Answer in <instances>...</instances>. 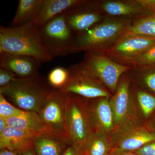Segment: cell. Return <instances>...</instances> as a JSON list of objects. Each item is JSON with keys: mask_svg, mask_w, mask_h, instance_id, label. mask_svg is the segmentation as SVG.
Returning <instances> with one entry per match:
<instances>
[{"mask_svg": "<svg viewBox=\"0 0 155 155\" xmlns=\"http://www.w3.org/2000/svg\"><path fill=\"white\" fill-rule=\"evenodd\" d=\"M131 78L130 91L139 113L146 122L155 112V96Z\"/></svg>", "mask_w": 155, "mask_h": 155, "instance_id": "cell-19", "label": "cell"}, {"mask_svg": "<svg viewBox=\"0 0 155 155\" xmlns=\"http://www.w3.org/2000/svg\"><path fill=\"white\" fill-rule=\"evenodd\" d=\"M22 111L11 104L5 97L0 94V117L7 119L18 115Z\"/></svg>", "mask_w": 155, "mask_h": 155, "instance_id": "cell-27", "label": "cell"}, {"mask_svg": "<svg viewBox=\"0 0 155 155\" xmlns=\"http://www.w3.org/2000/svg\"><path fill=\"white\" fill-rule=\"evenodd\" d=\"M39 31L53 58L72 54L75 35L67 24L65 11L39 27Z\"/></svg>", "mask_w": 155, "mask_h": 155, "instance_id": "cell-7", "label": "cell"}, {"mask_svg": "<svg viewBox=\"0 0 155 155\" xmlns=\"http://www.w3.org/2000/svg\"><path fill=\"white\" fill-rule=\"evenodd\" d=\"M65 13L67 24L75 35L90 29L106 17L99 8L97 1L82 0Z\"/></svg>", "mask_w": 155, "mask_h": 155, "instance_id": "cell-12", "label": "cell"}, {"mask_svg": "<svg viewBox=\"0 0 155 155\" xmlns=\"http://www.w3.org/2000/svg\"><path fill=\"white\" fill-rule=\"evenodd\" d=\"M145 125L149 130L155 133V112L145 122Z\"/></svg>", "mask_w": 155, "mask_h": 155, "instance_id": "cell-30", "label": "cell"}, {"mask_svg": "<svg viewBox=\"0 0 155 155\" xmlns=\"http://www.w3.org/2000/svg\"><path fill=\"white\" fill-rule=\"evenodd\" d=\"M45 2V0H19L11 27H17L33 21Z\"/></svg>", "mask_w": 155, "mask_h": 155, "instance_id": "cell-20", "label": "cell"}, {"mask_svg": "<svg viewBox=\"0 0 155 155\" xmlns=\"http://www.w3.org/2000/svg\"><path fill=\"white\" fill-rule=\"evenodd\" d=\"M110 155H140L134 152H112Z\"/></svg>", "mask_w": 155, "mask_h": 155, "instance_id": "cell-34", "label": "cell"}, {"mask_svg": "<svg viewBox=\"0 0 155 155\" xmlns=\"http://www.w3.org/2000/svg\"><path fill=\"white\" fill-rule=\"evenodd\" d=\"M67 95L60 90L51 91L38 114L48 134L70 143L66 123Z\"/></svg>", "mask_w": 155, "mask_h": 155, "instance_id": "cell-6", "label": "cell"}, {"mask_svg": "<svg viewBox=\"0 0 155 155\" xmlns=\"http://www.w3.org/2000/svg\"><path fill=\"white\" fill-rule=\"evenodd\" d=\"M82 62L113 95L122 75L133 69L112 61L103 53L85 52Z\"/></svg>", "mask_w": 155, "mask_h": 155, "instance_id": "cell-9", "label": "cell"}, {"mask_svg": "<svg viewBox=\"0 0 155 155\" xmlns=\"http://www.w3.org/2000/svg\"><path fill=\"white\" fill-rule=\"evenodd\" d=\"M132 78L145 90L155 96V65L133 68Z\"/></svg>", "mask_w": 155, "mask_h": 155, "instance_id": "cell-24", "label": "cell"}, {"mask_svg": "<svg viewBox=\"0 0 155 155\" xmlns=\"http://www.w3.org/2000/svg\"><path fill=\"white\" fill-rule=\"evenodd\" d=\"M6 119L3 117H0V133L2 132L3 130L8 126Z\"/></svg>", "mask_w": 155, "mask_h": 155, "instance_id": "cell-33", "label": "cell"}, {"mask_svg": "<svg viewBox=\"0 0 155 155\" xmlns=\"http://www.w3.org/2000/svg\"><path fill=\"white\" fill-rule=\"evenodd\" d=\"M69 77L68 69L57 67L50 72L48 76V81L50 85L55 89L61 90L67 83Z\"/></svg>", "mask_w": 155, "mask_h": 155, "instance_id": "cell-25", "label": "cell"}, {"mask_svg": "<svg viewBox=\"0 0 155 155\" xmlns=\"http://www.w3.org/2000/svg\"><path fill=\"white\" fill-rule=\"evenodd\" d=\"M129 71L122 75L116 92L110 98L116 128L134 117H141L130 91L132 78Z\"/></svg>", "mask_w": 155, "mask_h": 155, "instance_id": "cell-11", "label": "cell"}, {"mask_svg": "<svg viewBox=\"0 0 155 155\" xmlns=\"http://www.w3.org/2000/svg\"><path fill=\"white\" fill-rule=\"evenodd\" d=\"M134 152L140 155H155V141L147 143Z\"/></svg>", "mask_w": 155, "mask_h": 155, "instance_id": "cell-29", "label": "cell"}, {"mask_svg": "<svg viewBox=\"0 0 155 155\" xmlns=\"http://www.w3.org/2000/svg\"><path fill=\"white\" fill-rule=\"evenodd\" d=\"M110 98L88 100L89 111L94 128L108 134L116 128Z\"/></svg>", "mask_w": 155, "mask_h": 155, "instance_id": "cell-14", "label": "cell"}, {"mask_svg": "<svg viewBox=\"0 0 155 155\" xmlns=\"http://www.w3.org/2000/svg\"><path fill=\"white\" fill-rule=\"evenodd\" d=\"M113 150L109 134L94 129L82 150V155H110Z\"/></svg>", "mask_w": 155, "mask_h": 155, "instance_id": "cell-21", "label": "cell"}, {"mask_svg": "<svg viewBox=\"0 0 155 155\" xmlns=\"http://www.w3.org/2000/svg\"><path fill=\"white\" fill-rule=\"evenodd\" d=\"M6 121L10 127L28 132L48 134L38 114L36 112L22 110L20 114L8 118Z\"/></svg>", "mask_w": 155, "mask_h": 155, "instance_id": "cell-17", "label": "cell"}, {"mask_svg": "<svg viewBox=\"0 0 155 155\" xmlns=\"http://www.w3.org/2000/svg\"><path fill=\"white\" fill-rule=\"evenodd\" d=\"M18 153L19 155H35L32 151V148Z\"/></svg>", "mask_w": 155, "mask_h": 155, "instance_id": "cell-35", "label": "cell"}, {"mask_svg": "<svg viewBox=\"0 0 155 155\" xmlns=\"http://www.w3.org/2000/svg\"><path fill=\"white\" fill-rule=\"evenodd\" d=\"M29 56L41 63L53 57L43 41L39 27L33 22L17 27L0 26V53Z\"/></svg>", "mask_w": 155, "mask_h": 155, "instance_id": "cell-1", "label": "cell"}, {"mask_svg": "<svg viewBox=\"0 0 155 155\" xmlns=\"http://www.w3.org/2000/svg\"><path fill=\"white\" fill-rule=\"evenodd\" d=\"M155 45V38L137 35H123L103 52L112 61L130 67L142 54Z\"/></svg>", "mask_w": 155, "mask_h": 155, "instance_id": "cell-10", "label": "cell"}, {"mask_svg": "<svg viewBox=\"0 0 155 155\" xmlns=\"http://www.w3.org/2000/svg\"><path fill=\"white\" fill-rule=\"evenodd\" d=\"M67 143L54 136L42 134L35 138L33 147L38 155H60Z\"/></svg>", "mask_w": 155, "mask_h": 155, "instance_id": "cell-22", "label": "cell"}, {"mask_svg": "<svg viewBox=\"0 0 155 155\" xmlns=\"http://www.w3.org/2000/svg\"><path fill=\"white\" fill-rule=\"evenodd\" d=\"M97 5L101 11L107 17L131 21L152 13L138 0L97 1Z\"/></svg>", "mask_w": 155, "mask_h": 155, "instance_id": "cell-13", "label": "cell"}, {"mask_svg": "<svg viewBox=\"0 0 155 155\" xmlns=\"http://www.w3.org/2000/svg\"><path fill=\"white\" fill-rule=\"evenodd\" d=\"M67 94L66 123L69 142L82 153L94 130L89 111V99Z\"/></svg>", "mask_w": 155, "mask_h": 155, "instance_id": "cell-4", "label": "cell"}, {"mask_svg": "<svg viewBox=\"0 0 155 155\" xmlns=\"http://www.w3.org/2000/svg\"><path fill=\"white\" fill-rule=\"evenodd\" d=\"M82 0H45L44 5L33 22L38 27L73 6Z\"/></svg>", "mask_w": 155, "mask_h": 155, "instance_id": "cell-18", "label": "cell"}, {"mask_svg": "<svg viewBox=\"0 0 155 155\" xmlns=\"http://www.w3.org/2000/svg\"><path fill=\"white\" fill-rule=\"evenodd\" d=\"M109 136L113 147L112 152H134L155 141V133L149 130L140 116L134 117L116 127Z\"/></svg>", "mask_w": 155, "mask_h": 155, "instance_id": "cell-5", "label": "cell"}, {"mask_svg": "<svg viewBox=\"0 0 155 155\" xmlns=\"http://www.w3.org/2000/svg\"><path fill=\"white\" fill-rule=\"evenodd\" d=\"M124 35H137L155 38V12L132 21Z\"/></svg>", "mask_w": 155, "mask_h": 155, "instance_id": "cell-23", "label": "cell"}, {"mask_svg": "<svg viewBox=\"0 0 155 155\" xmlns=\"http://www.w3.org/2000/svg\"><path fill=\"white\" fill-rule=\"evenodd\" d=\"M40 134L24 131L8 126L0 133V148L16 151H23L33 148L34 141Z\"/></svg>", "mask_w": 155, "mask_h": 155, "instance_id": "cell-16", "label": "cell"}, {"mask_svg": "<svg viewBox=\"0 0 155 155\" xmlns=\"http://www.w3.org/2000/svg\"><path fill=\"white\" fill-rule=\"evenodd\" d=\"M155 65V45L147 50L139 57L133 65V68Z\"/></svg>", "mask_w": 155, "mask_h": 155, "instance_id": "cell-26", "label": "cell"}, {"mask_svg": "<svg viewBox=\"0 0 155 155\" xmlns=\"http://www.w3.org/2000/svg\"><path fill=\"white\" fill-rule=\"evenodd\" d=\"M0 155H19V153L16 151L8 149H2L1 150Z\"/></svg>", "mask_w": 155, "mask_h": 155, "instance_id": "cell-32", "label": "cell"}, {"mask_svg": "<svg viewBox=\"0 0 155 155\" xmlns=\"http://www.w3.org/2000/svg\"><path fill=\"white\" fill-rule=\"evenodd\" d=\"M41 63L28 56L0 53V67L8 69L20 78H29L38 75Z\"/></svg>", "mask_w": 155, "mask_h": 155, "instance_id": "cell-15", "label": "cell"}, {"mask_svg": "<svg viewBox=\"0 0 155 155\" xmlns=\"http://www.w3.org/2000/svg\"><path fill=\"white\" fill-rule=\"evenodd\" d=\"M132 21L106 16L98 24L75 35L72 54L104 52L124 35Z\"/></svg>", "mask_w": 155, "mask_h": 155, "instance_id": "cell-2", "label": "cell"}, {"mask_svg": "<svg viewBox=\"0 0 155 155\" xmlns=\"http://www.w3.org/2000/svg\"><path fill=\"white\" fill-rule=\"evenodd\" d=\"M63 155H82V154L80 151L71 145V146L65 150Z\"/></svg>", "mask_w": 155, "mask_h": 155, "instance_id": "cell-31", "label": "cell"}, {"mask_svg": "<svg viewBox=\"0 0 155 155\" xmlns=\"http://www.w3.org/2000/svg\"><path fill=\"white\" fill-rule=\"evenodd\" d=\"M14 73L8 69L0 68V86H7L18 79Z\"/></svg>", "mask_w": 155, "mask_h": 155, "instance_id": "cell-28", "label": "cell"}, {"mask_svg": "<svg viewBox=\"0 0 155 155\" xmlns=\"http://www.w3.org/2000/svg\"><path fill=\"white\" fill-rule=\"evenodd\" d=\"M50 90L40 80L39 75L29 78H20L7 86L1 87L0 94L23 110L38 114Z\"/></svg>", "mask_w": 155, "mask_h": 155, "instance_id": "cell-3", "label": "cell"}, {"mask_svg": "<svg viewBox=\"0 0 155 155\" xmlns=\"http://www.w3.org/2000/svg\"><path fill=\"white\" fill-rule=\"evenodd\" d=\"M69 77L61 90L87 99L111 97L113 94L81 62L68 68Z\"/></svg>", "mask_w": 155, "mask_h": 155, "instance_id": "cell-8", "label": "cell"}]
</instances>
